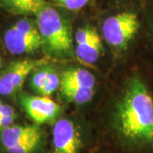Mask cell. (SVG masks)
<instances>
[{"label":"cell","mask_w":153,"mask_h":153,"mask_svg":"<svg viewBox=\"0 0 153 153\" xmlns=\"http://www.w3.org/2000/svg\"><path fill=\"white\" fill-rule=\"evenodd\" d=\"M21 103L33 123L39 126L54 122L60 111V105L49 96L23 95Z\"/></svg>","instance_id":"cell-8"},{"label":"cell","mask_w":153,"mask_h":153,"mask_svg":"<svg viewBox=\"0 0 153 153\" xmlns=\"http://www.w3.org/2000/svg\"><path fill=\"white\" fill-rule=\"evenodd\" d=\"M58 5L68 10L76 11L87 5L89 0H54Z\"/></svg>","instance_id":"cell-16"},{"label":"cell","mask_w":153,"mask_h":153,"mask_svg":"<svg viewBox=\"0 0 153 153\" xmlns=\"http://www.w3.org/2000/svg\"><path fill=\"white\" fill-rule=\"evenodd\" d=\"M142 21L134 11L121 12L105 20L102 33L106 43L117 49H126L140 33Z\"/></svg>","instance_id":"cell-4"},{"label":"cell","mask_w":153,"mask_h":153,"mask_svg":"<svg viewBox=\"0 0 153 153\" xmlns=\"http://www.w3.org/2000/svg\"><path fill=\"white\" fill-rule=\"evenodd\" d=\"M45 149V134L41 126L13 124L0 130L2 153H41Z\"/></svg>","instance_id":"cell-3"},{"label":"cell","mask_w":153,"mask_h":153,"mask_svg":"<svg viewBox=\"0 0 153 153\" xmlns=\"http://www.w3.org/2000/svg\"><path fill=\"white\" fill-rule=\"evenodd\" d=\"M46 63L45 60H18L11 63L0 74V94L11 95L16 93L23 86L28 75Z\"/></svg>","instance_id":"cell-7"},{"label":"cell","mask_w":153,"mask_h":153,"mask_svg":"<svg viewBox=\"0 0 153 153\" xmlns=\"http://www.w3.org/2000/svg\"><path fill=\"white\" fill-rule=\"evenodd\" d=\"M36 24L46 50L56 56L68 57L73 53L71 28L60 13L44 5L36 14Z\"/></svg>","instance_id":"cell-2"},{"label":"cell","mask_w":153,"mask_h":153,"mask_svg":"<svg viewBox=\"0 0 153 153\" xmlns=\"http://www.w3.org/2000/svg\"><path fill=\"white\" fill-rule=\"evenodd\" d=\"M4 4L15 13L37 14L44 6V0H3Z\"/></svg>","instance_id":"cell-11"},{"label":"cell","mask_w":153,"mask_h":153,"mask_svg":"<svg viewBox=\"0 0 153 153\" xmlns=\"http://www.w3.org/2000/svg\"><path fill=\"white\" fill-rule=\"evenodd\" d=\"M77 59L84 65H93L103 51L102 40L96 30L90 26L79 28L75 35Z\"/></svg>","instance_id":"cell-9"},{"label":"cell","mask_w":153,"mask_h":153,"mask_svg":"<svg viewBox=\"0 0 153 153\" xmlns=\"http://www.w3.org/2000/svg\"><path fill=\"white\" fill-rule=\"evenodd\" d=\"M113 135L126 153H153V89L135 73L117 105Z\"/></svg>","instance_id":"cell-1"},{"label":"cell","mask_w":153,"mask_h":153,"mask_svg":"<svg viewBox=\"0 0 153 153\" xmlns=\"http://www.w3.org/2000/svg\"><path fill=\"white\" fill-rule=\"evenodd\" d=\"M5 106H6V104H4V103L0 100V113L4 111V109L5 108Z\"/></svg>","instance_id":"cell-18"},{"label":"cell","mask_w":153,"mask_h":153,"mask_svg":"<svg viewBox=\"0 0 153 153\" xmlns=\"http://www.w3.org/2000/svg\"><path fill=\"white\" fill-rule=\"evenodd\" d=\"M50 71L51 70L49 68L39 67L36 71H33V76L31 78V85L36 92L40 94L44 83L48 78Z\"/></svg>","instance_id":"cell-13"},{"label":"cell","mask_w":153,"mask_h":153,"mask_svg":"<svg viewBox=\"0 0 153 153\" xmlns=\"http://www.w3.org/2000/svg\"><path fill=\"white\" fill-rule=\"evenodd\" d=\"M148 30H149V37L150 40L153 45V0H150L149 9H148Z\"/></svg>","instance_id":"cell-17"},{"label":"cell","mask_w":153,"mask_h":153,"mask_svg":"<svg viewBox=\"0 0 153 153\" xmlns=\"http://www.w3.org/2000/svg\"><path fill=\"white\" fill-rule=\"evenodd\" d=\"M16 118V113L13 107L6 105L5 108L0 113V130L15 124V120Z\"/></svg>","instance_id":"cell-15"},{"label":"cell","mask_w":153,"mask_h":153,"mask_svg":"<svg viewBox=\"0 0 153 153\" xmlns=\"http://www.w3.org/2000/svg\"><path fill=\"white\" fill-rule=\"evenodd\" d=\"M60 77L58 76V75L55 73V71L51 70L46 82L44 83V87L40 92V94H42L44 96H49L50 94H52L55 92L57 88L60 87Z\"/></svg>","instance_id":"cell-14"},{"label":"cell","mask_w":153,"mask_h":153,"mask_svg":"<svg viewBox=\"0 0 153 153\" xmlns=\"http://www.w3.org/2000/svg\"><path fill=\"white\" fill-rule=\"evenodd\" d=\"M4 44L12 55L32 53L41 47L44 42L36 22L29 19H21L4 33Z\"/></svg>","instance_id":"cell-5"},{"label":"cell","mask_w":153,"mask_h":153,"mask_svg":"<svg viewBox=\"0 0 153 153\" xmlns=\"http://www.w3.org/2000/svg\"><path fill=\"white\" fill-rule=\"evenodd\" d=\"M95 78L92 73L84 69H69L60 76V87H77L94 89Z\"/></svg>","instance_id":"cell-10"},{"label":"cell","mask_w":153,"mask_h":153,"mask_svg":"<svg viewBox=\"0 0 153 153\" xmlns=\"http://www.w3.org/2000/svg\"><path fill=\"white\" fill-rule=\"evenodd\" d=\"M2 67V59H1V56H0V69Z\"/></svg>","instance_id":"cell-19"},{"label":"cell","mask_w":153,"mask_h":153,"mask_svg":"<svg viewBox=\"0 0 153 153\" xmlns=\"http://www.w3.org/2000/svg\"><path fill=\"white\" fill-rule=\"evenodd\" d=\"M63 96L70 102L82 105L90 101L94 96V89L77 87H60Z\"/></svg>","instance_id":"cell-12"},{"label":"cell","mask_w":153,"mask_h":153,"mask_svg":"<svg viewBox=\"0 0 153 153\" xmlns=\"http://www.w3.org/2000/svg\"><path fill=\"white\" fill-rule=\"evenodd\" d=\"M86 140L78 126L70 119L56 121L51 133L49 153H82Z\"/></svg>","instance_id":"cell-6"}]
</instances>
